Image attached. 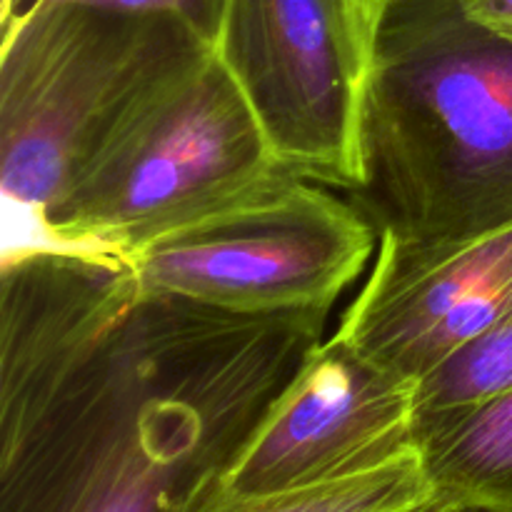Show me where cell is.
I'll return each mask as SVG.
<instances>
[{
	"label": "cell",
	"mask_w": 512,
	"mask_h": 512,
	"mask_svg": "<svg viewBox=\"0 0 512 512\" xmlns=\"http://www.w3.org/2000/svg\"><path fill=\"white\" fill-rule=\"evenodd\" d=\"M438 512H440V510H438Z\"/></svg>",
	"instance_id": "cell-17"
},
{
	"label": "cell",
	"mask_w": 512,
	"mask_h": 512,
	"mask_svg": "<svg viewBox=\"0 0 512 512\" xmlns=\"http://www.w3.org/2000/svg\"><path fill=\"white\" fill-rule=\"evenodd\" d=\"M348 198L405 250L512 225V43L460 0H390Z\"/></svg>",
	"instance_id": "cell-2"
},
{
	"label": "cell",
	"mask_w": 512,
	"mask_h": 512,
	"mask_svg": "<svg viewBox=\"0 0 512 512\" xmlns=\"http://www.w3.org/2000/svg\"><path fill=\"white\" fill-rule=\"evenodd\" d=\"M280 170L243 93L208 48L120 118L18 248H78L123 260Z\"/></svg>",
	"instance_id": "cell-3"
},
{
	"label": "cell",
	"mask_w": 512,
	"mask_h": 512,
	"mask_svg": "<svg viewBox=\"0 0 512 512\" xmlns=\"http://www.w3.org/2000/svg\"><path fill=\"white\" fill-rule=\"evenodd\" d=\"M418 380L323 338L270 403L235 460L225 498L280 493L365 473L415 450Z\"/></svg>",
	"instance_id": "cell-7"
},
{
	"label": "cell",
	"mask_w": 512,
	"mask_h": 512,
	"mask_svg": "<svg viewBox=\"0 0 512 512\" xmlns=\"http://www.w3.org/2000/svg\"><path fill=\"white\" fill-rule=\"evenodd\" d=\"M508 320L512 225L440 248L378 243L373 268L335 333L420 380Z\"/></svg>",
	"instance_id": "cell-8"
},
{
	"label": "cell",
	"mask_w": 512,
	"mask_h": 512,
	"mask_svg": "<svg viewBox=\"0 0 512 512\" xmlns=\"http://www.w3.org/2000/svg\"><path fill=\"white\" fill-rule=\"evenodd\" d=\"M418 450L365 473L280 493L223 498L205 512H410L433 503Z\"/></svg>",
	"instance_id": "cell-10"
},
{
	"label": "cell",
	"mask_w": 512,
	"mask_h": 512,
	"mask_svg": "<svg viewBox=\"0 0 512 512\" xmlns=\"http://www.w3.org/2000/svg\"><path fill=\"white\" fill-rule=\"evenodd\" d=\"M440 510V505H438V500H433V503H428V505H423V508H415V510H410V512H438Z\"/></svg>",
	"instance_id": "cell-15"
},
{
	"label": "cell",
	"mask_w": 512,
	"mask_h": 512,
	"mask_svg": "<svg viewBox=\"0 0 512 512\" xmlns=\"http://www.w3.org/2000/svg\"><path fill=\"white\" fill-rule=\"evenodd\" d=\"M350 198L280 170L123 258L148 290L228 313L330 310L378 253Z\"/></svg>",
	"instance_id": "cell-5"
},
{
	"label": "cell",
	"mask_w": 512,
	"mask_h": 512,
	"mask_svg": "<svg viewBox=\"0 0 512 512\" xmlns=\"http://www.w3.org/2000/svg\"><path fill=\"white\" fill-rule=\"evenodd\" d=\"M373 3H375V5H378V8H380V10H385V5H388V3H390V0H373Z\"/></svg>",
	"instance_id": "cell-16"
},
{
	"label": "cell",
	"mask_w": 512,
	"mask_h": 512,
	"mask_svg": "<svg viewBox=\"0 0 512 512\" xmlns=\"http://www.w3.org/2000/svg\"><path fill=\"white\" fill-rule=\"evenodd\" d=\"M58 5H85V8L118 10L133 15H165V18L183 20L188 28L203 35L210 45L218 35L220 18H223L225 0H3V25L30 10L58 8Z\"/></svg>",
	"instance_id": "cell-12"
},
{
	"label": "cell",
	"mask_w": 512,
	"mask_h": 512,
	"mask_svg": "<svg viewBox=\"0 0 512 512\" xmlns=\"http://www.w3.org/2000/svg\"><path fill=\"white\" fill-rule=\"evenodd\" d=\"M328 315L228 313L113 255L5 250L0 512L213 508Z\"/></svg>",
	"instance_id": "cell-1"
},
{
	"label": "cell",
	"mask_w": 512,
	"mask_h": 512,
	"mask_svg": "<svg viewBox=\"0 0 512 512\" xmlns=\"http://www.w3.org/2000/svg\"><path fill=\"white\" fill-rule=\"evenodd\" d=\"M510 388L512 320L460 348L418 380V415L478 403Z\"/></svg>",
	"instance_id": "cell-11"
},
{
	"label": "cell",
	"mask_w": 512,
	"mask_h": 512,
	"mask_svg": "<svg viewBox=\"0 0 512 512\" xmlns=\"http://www.w3.org/2000/svg\"><path fill=\"white\" fill-rule=\"evenodd\" d=\"M213 48L183 20L58 5L3 25L0 188L28 243L125 113Z\"/></svg>",
	"instance_id": "cell-4"
},
{
	"label": "cell",
	"mask_w": 512,
	"mask_h": 512,
	"mask_svg": "<svg viewBox=\"0 0 512 512\" xmlns=\"http://www.w3.org/2000/svg\"><path fill=\"white\" fill-rule=\"evenodd\" d=\"M413 445L435 500L512 512V388L418 415Z\"/></svg>",
	"instance_id": "cell-9"
},
{
	"label": "cell",
	"mask_w": 512,
	"mask_h": 512,
	"mask_svg": "<svg viewBox=\"0 0 512 512\" xmlns=\"http://www.w3.org/2000/svg\"><path fill=\"white\" fill-rule=\"evenodd\" d=\"M468 18L512 43V0H460Z\"/></svg>",
	"instance_id": "cell-13"
},
{
	"label": "cell",
	"mask_w": 512,
	"mask_h": 512,
	"mask_svg": "<svg viewBox=\"0 0 512 512\" xmlns=\"http://www.w3.org/2000/svg\"><path fill=\"white\" fill-rule=\"evenodd\" d=\"M440 512H503L495 508H485V505H475V503H443L438 500Z\"/></svg>",
	"instance_id": "cell-14"
},
{
	"label": "cell",
	"mask_w": 512,
	"mask_h": 512,
	"mask_svg": "<svg viewBox=\"0 0 512 512\" xmlns=\"http://www.w3.org/2000/svg\"><path fill=\"white\" fill-rule=\"evenodd\" d=\"M380 18L373 0H225L213 50L285 170L360 183Z\"/></svg>",
	"instance_id": "cell-6"
}]
</instances>
